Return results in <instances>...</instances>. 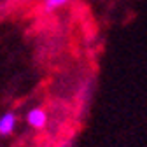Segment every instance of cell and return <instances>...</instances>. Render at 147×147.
I'll use <instances>...</instances> for the list:
<instances>
[{"label": "cell", "mask_w": 147, "mask_h": 147, "mask_svg": "<svg viewBox=\"0 0 147 147\" xmlns=\"http://www.w3.org/2000/svg\"><path fill=\"white\" fill-rule=\"evenodd\" d=\"M67 2H70V0H46L44 7H46V11H53V9H58V7L65 5Z\"/></svg>", "instance_id": "cell-3"}, {"label": "cell", "mask_w": 147, "mask_h": 147, "mask_svg": "<svg viewBox=\"0 0 147 147\" xmlns=\"http://www.w3.org/2000/svg\"><path fill=\"white\" fill-rule=\"evenodd\" d=\"M26 123L32 128H35V130H42V128L47 124V112L40 107L30 109L28 114H26Z\"/></svg>", "instance_id": "cell-1"}, {"label": "cell", "mask_w": 147, "mask_h": 147, "mask_svg": "<svg viewBox=\"0 0 147 147\" xmlns=\"http://www.w3.org/2000/svg\"><path fill=\"white\" fill-rule=\"evenodd\" d=\"M18 124V116L14 112H5L0 117V135L2 137H9L11 133H14Z\"/></svg>", "instance_id": "cell-2"}]
</instances>
